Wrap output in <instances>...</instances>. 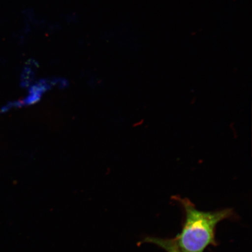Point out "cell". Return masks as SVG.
<instances>
[{
  "label": "cell",
  "instance_id": "obj_1",
  "mask_svg": "<svg viewBox=\"0 0 252 252\" xmlns=\"http://www.w3.org/2000/svg\"><path fill=\"white\" fill-rule=\"evenodd\" d=\"M173 198L180 203L185 213V221L180 234L172 241L179 252H204L210 245H216L215 230L217 224L234 215L231 209L213 212L198 210L188 198Z\"/></svg>",
  "mask_w": 252,
  "mask_h": 252
},
{
  "label": "cell",
  "instance_id": "obj_2",
  "mask_svg": "<svg viewBox=\"0 0 252 252\" xmlns=\"http://www.w3.org/2000/svg\"><path fill=\"white\" fill-rule=\"evenodd\" d=\"M147 243H151L158 246L166 252H179L176 248L172 239H162L158 238H147L144 240Z\"/></svg>",
  "mask_w": 252,
  "mask_h": 252
}]
</instances>
